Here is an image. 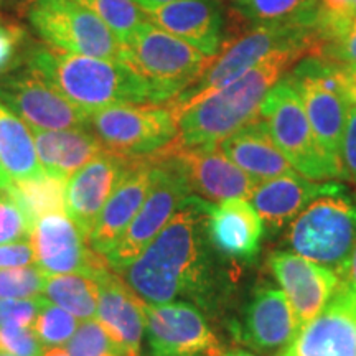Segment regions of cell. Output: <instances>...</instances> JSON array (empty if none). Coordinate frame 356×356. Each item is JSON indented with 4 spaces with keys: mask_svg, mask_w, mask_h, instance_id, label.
<instances>
[{
    "mask_svg": "<svg viewBox=\"0 0 356 356\" xmlns=\"http://www.w3.org/2000/svg\"><path fill=\"white\" fill-rule=\"evenodd\" d=\"M70 356H127L97 320H84L66 343Z\"/></svg>",
    "mask_w": 356,
    "mask_h": 356,
    "instance_id": "1f68e13d",
    "label": "cell"
},
{
    "mask_svg": "<svg viewBox=\"0 0 356 356\" xmlns=\"http://www.w3.org/2000/svg\"><path fill=\"white\" fill-rule=\"evenodd\" d=\"M43 356H70L68 351L61 350V348H50L48 351H44Z\"/></svg>",
    "mask_w": 356,
    "mask_h": 356,
    "instance_id": "7dc6e473",
    "label": "cell"
},
{
    "mask_svg": "<svg viewBox=\"0 0 356 356\" xmlns=\"http://www.w3.org/2000/svg\"><path fill=\"white\" fill-rule=\"evenodd\" d=\"M204 229L222 254L251 259L259 252L264 221L246 198H231L208 207Z\"/></svg>",
    "mask_w": 356,
    "mask_h": 356,
    "instance_id": "603a6c76",
    "label": "cell"
},
{
    "mask_svg": "<svg viewBox=\"0 0 356 356\" xmlns=\"http://www.w3.org/2000/svg\"><path fill=\"white\" fill-rule=\"evenodd\" d=\"M356 29V0H353V8H351V17H350V30L348 32H351V30Z\"/></svg>",
    "mask_w": 356,
    "mask_h": 356,
    "instance_id": "681fc988",
    "label": "cell"
},
{
    "mask_svg": "<svg viewBox=\"0 0 356 356\" xmlns=\"http://www.w3.org/2000/svg\"><path fill=\"white\" fill-rule=\"evenodd\" d=\"M26 66L86 113L118 104H157L144 79L122 60L73 55L35 47Z\"/></svg>",
    "mask_w": 356,
    "mask_h": 356,
    "instance_id": "3957f363",
    "label": "cell"
},
{
    "mask_svg": "<svg viewBox=\"0 0 356 356\" xmlns=\"http://www.w3.org/2000/svg\"><path fill=\"white\" fill-rule=\"evenodd\" d=\"M0 101L32 131H63L88 127V113L73 104L42 76L10 71L0 76Z\"/></svg>",
    "mask_w": 356,
    "mask_h": 356,
    "instance_id": "7c38bea8",
    "label": "cell"
},
{
    "mask_svg": "<svg viewBox=\"0 0 356 356\" xmlns=\"http://www.w3.org/2000/svg\"><path fill=\"white\" fill-rule=\"evenodd\" d=\"M317 10L318 0H248L246 2V13L261 25H300L312 30Z\"/></svg>",
    "mask_w": 356,
    "mask_h": 356,
    "instance_id": "f546056e",
    "label": "cell"
},
{
    "mask_svg": "<svg viewBox=\"0 0 356 356\" xmlns=\"http://www.w3.org/2000/svg\"><path fill=\"white\" fill-rule=\"evenodd\" d=\"M343 185L337 181H314L300 173L259 181L249 202L261 220L273 228H280L300 215L312 202L322 197L340 195Z\"/></svg>",
    "mask_w": 356,
    "mask_h": 356,
    "instance_id": "7402d4cb",
    "label": "cell"
},
{
    "mask_svg": "<svg viewBox=\"0 0 356 356\" xmlns=\"http://www.w3.org/2000/svg\"><path fill=\"white\" fill-rule=\"evenodd\" d=\"M7 190L33 226L40 218L66 211V181L60 178L43 173L30 180L12 181Z\"/></svg>",
    "mask_w": 356,
    "mask_h": 356,
    "instance_id": "83f0119b",
    "label": "cell"
},
{
    "mask_svg": "<svg viewBox=\"0 0 356 356\" xmlns=\"http://www.w3.org/2000/svg\"><path fill=\"white\" fill-rule=\"evenodd\" d=\"M259 118L293 170L314 181H330L345 178L343 167L333 160L320 145L307 118L299 92L284 76L267 92L262 101Z\"/></svg>",
    "mask_w": 356,
    "mask_h": 356,
    "instance_id": "5b68a950",
    "label": "cell"
},
{
    "mask_svg": "<svg viewBox=\"0 0 356 356\" xmlns=\"http://www.w3.org/2000/svg\"><path fill=\"white\" fill-rule=\"evenodd\" d=\"M76 328V317L50 302H47L33 325V330L44 348H55L68 343Z\"/></svg>",
    "mask_w": 356,
    "mask_h": 356,
    "instance_id": "836d02e7",
    "label": "cell"
},
{
    "mask_svg": "<svg viewBox=\"0 0 356 356\" xmlns=\"http://www.w3.org/2000/svg\"><path fill=\"white\" fill-rule=\"evenodd\" d=\"M24 37V30L19 26L0 22V76L19 66Z\"/></svg>",
    "mask_w": 356,
    "mask_h": 356,
    "instance_id": "ab89813d",
    "label": "cell"
},
{
    "mask_svg": "<svg viewBox=\"0 0 356 356\" xmlns=\"http://www.w3.org/2000/svg\"><path fill=\"white\" fill-rule=\"evenodd\" d=\"M30 241L35 264L48 275L78 273L95 277L97 270L109 266L104 256L89 248L83 231L63 213L40 218Z\"/></svg>",
    "mask_w": 356,
    "mask_h": 356,
    "instance_id": "9a60e30c",
    "label": "cell"
},
{
    "mask_svg": "<svg viewBox=\"0 0 356 356\" xmlns=\"http://www.w3.org/2000/svg\"><path fill=\"white\" fill-rule=\"evenodd\" d=\"M48 274L37 264L0 269V299H32L43 293Z\"/></svg>",
    "mask_w": 356,
    "mask_h": 356,
    "instance_id": "d6a6232c",
    "label": "cell"
},
{
    "mask_svg": "<svg viewBox=\"0 0 356 356\" xmlns=\"http://www.w3.org/2000/svg\"><path fill=\"white\" fill-rule=\"evenodd\" d=\"M297 44H310L312 51L315 48L314 32L300 25H259L236 38L225 48L220 55L211 58V63L198 78V81L185 89L175 99L167 102L173 111L188 108L197 104L213 92L229 86L248 71L282 48L297 47Z\"/></svg>",
    "mask_w": 356,
    "mask_h": 356,
    "instance_id": "8992f818",
    "label": "cell"
},
{
    "mask_svg": "<svg viewBox=\"0 0 356 356\" xmlns=\"http://www.w3.org/2000/svg\"><path fill=\"white\" fill-rule=\"evenodd\" d=\"M0 348L13 356H43L44 346L33 327L0 328Z\"/></svg>",
    "mask_w": 356,
    "mask_h": 356,
    "instance_id": "f35d334b",
    "label": "cell"
},
{
    "mask_svg": "<svg viewBox=\"0 0 356 356\" xmlns=\"http://www.w3.org/2000/svg\"><path fill=\"white\" fill-rule=\"evenodd\" d=\"M35 262L32 241H22L0 246V269L24 267Z\"/></svg>",
    "mask_w": 356,
    "mask_h": 356,
    "instance_id": "b9f144b4",
    "label": "cell"
},
{
    "mask_svg": "<svg viewBox=\"0 0 356 356\" xmlns=\"http://www.w3.org/2000/svg\"><path fill=\"white\" fill-rule=\"evenodd\" d=\"M345 88H346V96H348L350 99V104L356 108V83L351 81V79L346 76V71H345Z\"/></svg>",
    "mask_w": 356,
    "mask_h": 356,
    "instance_id": "f6af8a7d",
    "label": "cell"
},
{
    "mask_svg": "<svg viewBox=\"0 0 356 356\" xmlns=\"http://www.w3.org/2000/svg\"><path fill=\"white\" fill-rule=\"evenodd\" d=\"M312 55L310 44L274 51L229 86L220 89L175 113L180 147H218L243 127L259 119L267 92L287 74L297 61Z\"/></svg>",
    "mask_w": 356,
    "mask_h": 356,
    "instance_id": "7a4b0ae2",
    "label": "cell"
},
{
    "mask_svg": "<svg viewBox=\"0 0 356 356\" xmlns=\"http://www.w3.org/2000/svg\"><path fill=\"white\" fill-rule=\"evenodd\" d=\"M136 6H139L142 10L144 12H149V10H154V8L157 7H162L165 6L168 2H173V0H132Z\"/></svg>",
    "mask_w": 356,
    "mask_h": 356,
    "instance_id": "ee69618b",
    "label": "cell"
},
{
    "mask_svg": "<svg viewBox=\"0 0 356 356\" xmlns=\"http://www.w3.org/2000/svg\"><path fill=\"white\" fill-rule=\"evenodd\" d=\"M221 356H256L254 353H249V351L243 350H234V351H225Z\"/></svg>",
    "mask_w": 356,
    "mask_h": 356,
    "instance_id": "c3c4849f",
    "label": "cell"
},
{
    "mask_svg": "<svg viewBox=\"0 0 356 356\" xmlns=\"http://www.w3.org/2000/svg\"><path fill=\"white\" fill-rule=\"evenodd\" d=\"M0 3H2V0H0Z\"/></svg>",
    "mask_w": 356,
    "mask_h": 356,
    "instance_id": "db71d44e",
    "label": "cell"
},
{
    "mask_svg": "<svg viewBox=\"0 0 356 356\" xmlns=\"http://www.w3.org/2000/svg\"><path fill=\"white\" fill-rule=\"evenodd\" d=\"M122 61L149 84L155 102L163 104L197 83L211 58L147 22L122 44Z\"/></svg>",
    "mask_w": 356,
    "mask_h": 356,
    "instance_id": "277c9868",
    "label": "cell"
},
{
    "mask_svg": "<svg viewBox=\"0 0 356 356\" xmlns=\"http://www.w3.org/2000/svg\"><path fill=\"white\" fill-rule=\"evenodd\" d=\"M269 267L292 307L299 330L325 309L341 282L337 270L293 252H275Z\"/></svg>",
    "mask_w": 356,
    "mask_h": 356,
    "instance_id": "ac0fdd59",
    "label": "cell"
},
{
    "mask_svg": "<svg viewBox=\"0 0 356 356\" xmlns=\"http://www.w3.org/2000/svg\"><path fill=\"white\" fill-rule=\"evenodd\" d=\"M341 167H343L345 178L353 181L356 185V108L350 106L348 119L341 140Z\"/></svg>",
    "mask_w": 356,
    "mask_h": 356,
    "instance_id": "60d3db41",
    "label": "cell"
},
{
    "mask_svg": "<svg viewBox=\"0 0 356 356\" xmlns=\"http://www.w3.org/2000/svg\"><path fill=\"white\" fill-rule=\"evenodd\" d=\"M208 207L210 203L191 195L154 241L121 273L124 282L145 304H168L202 291V229Z\"/></svg>",
    "mask_w": 356,
    "mask_h": 356,
    "instance_id": "6da1fadb",
    "label": "cell"
},
{
    "mask_svg": "<svg viewBox=\"0 0 356 356\" xmlns=\"http://www.w3.org/2000/svg\"><path fill=\"white\" fill-rule=\"evenodd\" d=\"M280 356H356V289L346 280Z\"/></svg>",
    "mask_w": 356,
    "mask_h": 356,
    "instance_id": "2e32d148",
    "label": "cell"
},
{
    "mask_svg": "<svg viewBox=\"0 0 356 356\" xmlns=\"http://www.w3.org/2000/svg\"><path fill=\"white\" fill-rule=\"evenodd\" d=\"M10 184H12V180H10V178H8V175L6 173V170H3V167H2V162H0V190H6Z\"/></svg>",
    "mask_w": 356,
    "mask_h": 356,
    "instance_id": "bcb514c9",
    "label": "cell"
},
{
    "mask_svg": "<svg viewBox=\"0 0 356 356\" xmlns=\"http://www.w3.org/2000/svg\"><path fill=\"white\" fill-rule=\"evenodd\" d=\"M145 333L152 356H221L220 341L202 312L185 302L145 304Z\"/></svg>",
    "mask_w": 356,
    "mask_h": 356,
    "instance_id": "4fadbf2b",
    "label": "cell"
},
{
    "mask_svg": "<svg viewBox=\"0 0 356 356\" xmlns=\"http://www.w3.org/2000/svg\"><path fill=\"white\" fill-rule=\"evenodd\" d=\"M88 127L109 152L147 157L178 137V122L168 106L118 104L88 114Z\"/></svg>",
    "mask_w": 356,
    "mask_h": 356,
    "instance_id": "ba28073f",
    "label": "cell"
},
{
    "mask_svg": "<svg viewBox=\"0 0 356 356\" xmlns=\"http://www.w3.org/2000/svg\"><path fill=\"white\" fill-rule=\"evenodd\" d=\"M108 25L121 44L127 42L149 19L132 0H76Z\"/></svg>",
    "mask_w": 356,
    "mask_h": 356,
    "instance_id": "4dcf8cb0",
    "label": "cell"
},
{
    "mask_svg": "<svg viewBox=\"0 0 356 356\" xmlns=\"http://www.w3.org/2000/svg\"><path fill=\"white\" fill-rule=\"evenodd\" d=\"M287 78L304 102L312 131L322 149L341 163V140L351 106L346 96L345 70L322 58L307 56Z\"/></svg>",
    "mask_w": 356,
    "mask_h": 356,
    "instance_id": "9c48e42d",
    "label": "cell"
},
{
    "mask_svg": "<svg viewBox=\"0 0 356 356\" xmlns=\"http://www.w3.org/2000/svg\"><path fill=\"white\" fill-rule=\"evenodd\" d=\"M152 155L132 157L131 165L102 208L95 229L88 239L89 248L97 254L108 256L139 213L152 185Z\"/></svg>",
    "mask_w": 356,
    "mask_h": 356,
    "instance_id": "d6986e66",
    "label": "cell"
},
{
    "mask_svg": "<svg viewBox=\"0 0 356 356\" xmlns=\"http://www.w3.org/2000/svg\"><path fill=\"white\" fill-rule=\"evenodd\" d=\"M33 233V225L17 203V200L8 193V190H0V246L2 244L30 241Z\"/></svg>",
    "mask_w": 356,
    "mask_h": 356,
    "instance_id": "d590c367",
    "label": "cell"
},
{
    "mask_svg": "<svg viewBox=\"0 0 356 356\" xmlns=\"http://www.w3.org/2000/svg\"><path fill=\"white\" fill-rule=\"evenodd\" d=\"M152 159V185L145 202L121 239L106 256L114 273H122L131 266L193 195L185 177L168 155L157 152Z\"/></svg>",
    "mask_w": 356,
    "mask_h": 356,
    "instance_id": "30bf717a",
    "label": "cell"
},
{
    "mask_svg": "<svg viewBox=\"0 0 356 356\" xmlns=\"http://www.w3.org/2000/svg\"><path fill=\"white\" fill-rule=\"evenodd\" d=\"M345 280L350 284V286H353L356 289V244L353 248V252H351L350 256V261H348V266H346L345 269Z\"/></svg>",
    "mask_w": 356,
    "mask_h": 356,
    "instance_id": "7bdbcfd3",
    "label": "cell"
},
{
    "mask_svg": "<svg viewBox=\"0 0 356 356\" xmlns=\"http://www.w3.org/2000/svg\"><path fill=\"white\" fill-rule=\"evenodd\" d=\"M131 162L132 157L104 149L66 180V215L86 239Z\"/></svg>",
    "mask_w": 356,
    "mask_h": 356,
    "instance_id": "e0dca14e",
    "label": "cell"
},
{
    "mask_svg": "<svg viewBox=\"0 0 356 356\" xmlns=\"http://www.w3.org/2000/svg\"><path fill=\"white\" fill-rule=\"evenodd\" d=\"M287 241L296 254L345 274L356 244V207L340 195L317 198L292 221Z\"/></svg>",
    "mask_w": 356,
    "mask_h": 356,
    "instance_id": "52a82bcc",
    "label": "cell"
},
{
    "mask_svg": "<svg viewBox=\"0 0 356 356\" xmlns=\"http://www.w3.org/2000/svg\"><path fill=\"white\" fill-rule=\"evenodd\" d=\"M299 333L292 307L280 289L266 284L257 289L249 304L239 337L261 351L287 346Z\"/></svg>",
    "mask_w": 356,
    "mask_h": 356,
    "instance_id": "cb8c5ba5",
    "label": "cell"
},
{
    "mask_svg": "<svg viewBox=\"0 0 356 356\" xmlns=\"http://www.w3.org/2000/svg\"><path fill=\"white\" fill-rule=\"evenodd\" d=\"M309 56L322 58L323 61L345 70L356 68V29L343 37L318 43Z\"/></svg>",
    "mask_w": 356,
    "mask_h": 356,
    "instance_id": "74e56055",
    "label": "cell"
},
{
    "mask_svg": "<svg viewBox=\"0 0 356 356\" xmlns=\"http://www.w3.org/2000/svg\"><path fill=\"white\" fill-rule=\"evenodd\" d=\"M239 2H244V3H246V2H248V0H239Z\"/></svg>",
    "mask_w": 356,
    "mask_h": 356,
    "instance_id": "f5cc1de1",
    "label": "cell"
},
{
    "mask_svg": "<svg viewBox=\"0 0 356 356\" xmlns=\"http://www.w3.org/2000/svg\"><path fill=\"white\" fill-rule=\"evenodd\" d=\"M0 356H13V355H10L8 351H6L3 348H0Z\"/></svg>",
    "mask_w": 356,
    "mask_h": 356,
    "instance_id": "816d5d0a",
    "label": "cell"
},
{
    "mask_svg": "<svg viewBox=\"0 0 356 356\" xmlns=\"http://www.w3.org/2000/svg\"><path fill=\"white\" fill-rule=\"evenodd\" d=\"M351 8H353V0H318L317 17H315L314 29H312L315 37V47L322 42H328V40L343 37L348 33Z\"/></svg>",
    "mask_w": 356,
    "mask_h": 356,
    "instance_id": "e575fe53",
    "label": "cell"
},
{
    "mask_svg": "<svg viewBox=\"0 0 356 356\" xmlns=\"http://www.w3.org/2000/svg\"><path fill=\"white\" fill-rule=\"evenodd\" d=\"M32 134L44 175L65 181L104 150L95 134L86 129L32 131Z\"/></svg>",
    "mask_w": 356,
    "mask_h": 356,
    "instance_id": "484cf974",
    "label": "cell"
},
{
    "mask_svg": "<svg viewBox=\"0 0 356 356\" xmlns=\"http://www.w3.org/2000/svg\"><path fill=\"white\" fill-rule=\"evenodd\" d=\"M345 70V68H343ZM346 71V76H348L351 81H355L356 83V68H353V70H345Z\"/></svg>",
    "mask_w": 356,
    "mask_h": 356,
    "instance_id": "f907efd6",
    "label": "cell"
},
{
    "mask_svg": "<svg viewBox=\"0 0 356 356\" xmlns=\"http://www.w3.org/2000/svg\"><path fill=\"white\" fill-rule=\"evenodd\" d=\"M145 15L150 24L184 40L204 56L218 55L222 37V15L216 0H173L145 12Z\"/></svg>",
    "mask_w": 356,
    "mask_h": 356,
    "instance_id": "44dd1931",
    "label": "cell"
},
{
    "mask_svg": "<svg viewBox=\"0 0 356 356\" xmlns=\"http://www.w3.org/2000/svg\"><path fill=\"white\" fill-rule=\"evenodd\" d=\"M47 297L0 299V328L33 327L38 314L47 305Z\"/></svg>",
    "mask_w": 356,
    "mask_h": 356,
    "instance_id": "8d00e7d4",
    "label": "cell"
},
{
    "mask_svg": "<svg viewBox=\"0 0 356 356\" xmlns=\"http://www.w3.org/2000/svg\"><path fill=\"white\" fill-rule=\"evenodd\" d=\"M160 152L175 162L191 193L208 202L249 198L257 185L221 152L220 147H180L173 142Z\"/></svg>",
    "mask_w": 356,
    "mask_h": 356,
    "instance_id": "5bb4252c",
    "label": "cell"
},
{
    "mask_svg": "<svg viewBox=\"0 0 356 356\" xmlns=\"http://www.w3.org/2000/svg\"><path fill=\"white\" fill-rule=\"evenodd\" d=\"M92 279H96L99 287L97 322L127 356H140L142 337L145 332V302L139 299L109 266L97 270Z\"/></svg>",
    "mask_w": 356,
    "mask_h": 356,
    "instance_id": "ffe728a7",
    "label": "cell"
},
{
    "mask_svg": "<svg viewBox=\"0 0 356 356\" xmlns=\"http://www.w3.org/2000/svg\"><path fill=\"white\" fill-rule=\"evenodd\" d=\"M0 162L12 181L43 175L32 129L0 101Z\"/></svg>",
    "mask_w": 356,
    "mask_h": 356,
    "instance_id": "4316f807",
    "label": "cell"
},
{
    "mask_svg": "<svg viewBox=\"0 0 356 356\" xmlns=\"http://www.w3.org/2000/svg\"><path fill=\"white\" fill-rule=\"evenodd\" d=\"M29 20L35 32L56 50L122 60V44L118 37L76 0H35Z\"/></svg>",
    "mask_w": 356,
    "mask_h": 356,
    "instance_id": "8fae6325",
    "label": "cell"
},
{
    "mask_svg": "<svg viewBox=\"0 0 356 356\" xmlns=\"http://www.w3.org/2000/svg\"><path fill=\"white\" fill-rule=\"evenodd\" d=\"M218 147L234 165L257 184L297 173L261 118L222 140Z\"/></svg>",
    "mask_w": 356,
    "mask_h": 356,
    "instance_id": "d4e9b609",
    "label": "cell"
},
{
    "mask_svg": "<svg viewBox=\"0 0 356 356\" xmlns=\"http://www.w3.org/2000/svg\"><path fill=\"white\" fill-rule=\"evenodd\" d=\"M44 297L79 320L96 317L99 287L96 279L84 274L48 275Z\"/></svg>",
    "mask_w": 356,
    "mask_h": 356,
    "instance_id": "f1b7e54d",
    "label": "cell"
}]
</instances>
